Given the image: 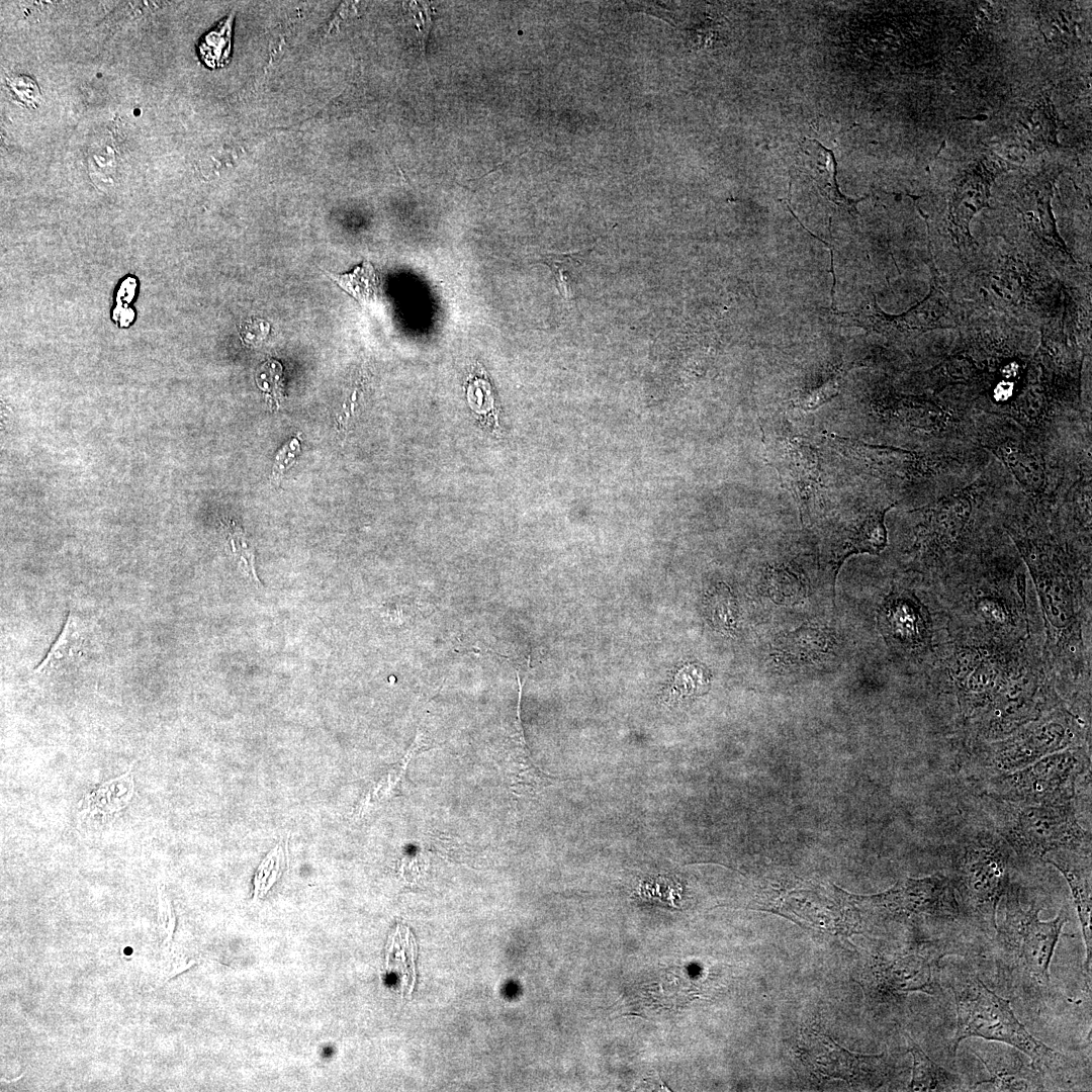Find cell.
<instances>
[{
	"instance_id": "1",
	"label": "cell",
	"mask_w": 1092,
	"mask_h": 1092,
	"mask_svg": "<svg viewBox=\"0 0 1092 1092\" xmlns=\"http://www.w3.org/2000/svg\"><path fill=\"white\" fill-rule=\"evenodd\" d=\"M957 1028L950 1051L970 1037L998 1041L1025 1056L1041 1073L1056 1075L1071 1067L1072 1061L1034 1037L1016 1017L1008 999L997 995L971 972L959 971L951 979Z\"/></svg>"
},
{
	"instance_id": "2",
	"label": "cell",
	"mask_w": 1092,
	"mask_h": 1092,
	"mask_svg": "<svg viewBox=\"0 0 1092 1092\" xmlns=\"http://www.w3.org/2000/svg\"><path fill=\"white\" fill-rule=\"evenodd\" d=\"M1004 918L997 924L999 957L1005 973L1025 990L1050 987V966L1068 922L1062 909L1052 920L1039 919L1040 907L1019 886L1010 883L1003 896Z\"/></svg>"
},
{
	"instance_id": "3",
	"label": "cell",
	"mask_w": 1092,
	"mask_h": 1092,
	"mask_svg": "<svg viewBox=\"0 0 1092 1092\" xmlns=\"http://www.w3.org/2000/svg\"><path fill=\"white\" fill-rule=\"evenodd\" d=\"M1090 768L1085 746L1049 754L1031 764L997 774L988 785V796L1017 806L1074 802L1080 777Z\"/></svg>"
},
{
	"instance_id": "4",
	"label": "cell",
	"mask_w": 1092,
	"mask_h": 1092,
	"mask_svg": "<svg viewBox=\"0 0 1092 1092\" xmlns=\"http://www.w3.org/2000/svg\"><path fill=\"white\" fill-rule=\"evenodd\" d=\"M1010 853L1006 841L979 834L967 843L954 861L951 879L963 910L997 928V910L1009 881Z\"/></svg>"
},
{
	"instance_id": "5",
	"label": "cell",
	"mask_w": 1092,
	"mask_h": 1092,
	"mask_svg": "<svg viewBox=\"0 0 1092 1092\" xmlns=\"http://www.w3.org/2000/svg\"><path fill=\"white\" fill-rule=\"evenodd\" d=\"M1079 719L1065 708H1055L985 749V764L998 774L1013 771L1058 751L1082 746Z\"/></svg>"
},
{
	"instance_id": "6",
	"label": "cell",
	"mask_w": 1092,
	"mask_h": 1092,
	"mask_svg": "<svg viewBox=\"0 0 1092 1092\" xmlns=\"http://www.w3.org/2000/svg\"><path fill=\"white\" fill-rule=\"evenodd\" d=\"M1018 807L1004 835L1018 856L1042 859L1063 849L1090 854V832L1080 825L1074 802Z\"/></svg>"
},
{
	"instance_id": "7",
	"label": "cell",
	"mask_w": 1092,
	"mask_h": 1092,
	"mask_svg": "<svg viewBox=\"0 0 1092 1092\" xmlns=\"http://www.w3.org/2000/svg\"><path fill=\"white\" fill-rule=\"evenodd\" d=\"M796 1055L804 1073L817 1085L829 1078H841L854 1089L876 1090L895 1073L885 1054L850 1053L820 1029L806 1028L801 1032Z\"/></svg>"
},
{
	"instance_id": "8",
	"label": "cell",
	"mask_w": 1092,
	"mask_h": 1092,
	"mask_svg": "<svg viewBox=\"0 0 1092 1092\" xmlns=\"http://www.w3.org/2000/svg\"><path fill=\"white\" fill-rule=\"evenodd\" d=\"M944 956L933 942L920 941L902 952L877 957L864 972L867 994L884 1003L909 992H938V963Z\"/></svg>"
},
{
	"instance_id": "9",
	"label": "cell",
	"mask_w": 1092,
	"mask_h": 1092,
	"mask_svg": "<svg viewBox=\"0 0 1092 1092\" xmlns=\"http://www.w3.org/2000/svg\"><path fill=\"white\" fill-rule=\"evenodd\" d=\"M866 899L881 913L912 922H953L963 913L951 879L938 874L900 881L885 893Z\"/></svg>"
},
{
	"instance_id": "10",
	"label": "cell",
	"mask_w": 1092,
	"mask_h": 1092,
	"mask_svg": "<svg viewBox=\"0 0 1092 1092\" xmlns=\"http://www.w3.org/2000/svg\"><path fill=\"white\" fill-rule=\"evenodd\" d=\"M763 443L783 485L801 507L808 508L820 495L822 484L820 465L812 446L802 437L780 429L764 431Z\"/></svg>"
},
{
	"instance_id": "11",
	"label": "cell",
	"mask_w": 1092,
	"mask_h": 1092,
	"mask_svg": "<svg viewBox=\"0 0 1092 1092\" xmlns=\"http://www.w3.org/2000/svg\"><path fill=\"white\" fill-rule=\"evenodd\" d=\"M933 279L934 286L928 297L902 314H887L874 301L858 310L836 313V315L842 324L848 323L892 337L946 328L943 322H949L947 299L939 289L937 279L934 276Z\"/></svg>"
},
{
	"instance_id": "12",
	"label": "cell",
	"mask_w": 1092,
	"mask_h": 1092,
	"mask_svg": "<svg viewBox=\"0 0 1092 1092\" xmlns=\"http://www.w3.org/2000/svg\"><path fill=\"white\" fill-rule=\"evenodd\" d=\"M1042 860L1054 866L1064 876L1070 887L1085 945L1086 984L1090 986L1092 961L1090 854L1063 849L1046 853Z\"/></svg>"
},
{
	"instance_id": "13",
	"label": "cell",
	"mask_w": 1092,
	"mask_h": 1092,
	"mask_svg": "<svg viewBox=\"0 0 1092 1092\" xmlns=\"http://www.w3.org/2000/svg\"><path fill=\"white\" fill-rule=\"evenodd\" d=\"M880 624L887 636L905 649L920 651L931 640L927 610L911 595L893 596L880 612Z\"/></svg>"
},
{
	"instance_id": "14",
	"label": "cell",
	"mask_w": 1092,
	"mask_h": 1092,
	"mask_svg": "<svg viewBox=\"0 0 1092 1092\" xmlns=\"http://www.w3.org/2000/svg\"><path fill=\"white\" fill-rule=\"evenodd\" d=\"M826 437L835 450L871 471L901 478L923 472L920 457L911 451L871 445L834 434H828Z\"/></svg>"
},
{
	"instance_id": "15",
	"label": "cell",
	"mask_w": 1092,
	"mask_h": 1092,
	"mask_svg": "<svg viewBox=\"0 0 1092 1092\" xmlns=\"http://www.w3.org/2000/svg\"><path fill=\"white\" fill-rule=\"evenodd\" d=\"M987 1068L990 1078L974 1086L990 1084L995 1091H1042L1043 1076L1022 1053L1012 1049H990L973 1052Z\"/></svg>"
},
{
	"instance_id": "16",
	"label": "cell",
	"mask_w": 1092,
	"mask_h": 1092,
	"mask_svg": "<svg viewBox=\"0 0 1092 1092\" xmlns=\"http://www.w3.org/2000/svg\"><path fill=\"white\" fill-rule=\"evenodd\" d=\"M518 682L520 690L514 728L503 744L498 762L511 789L516 793H534L550 784V777L541 771L530 757L520 719L522 686L519 679Z\"/></svg>"
},
{
	"instance_id": "17",
	"label": "cell",
	"mask_w": 1092,
	"mask_h": 1092,
	"mask_svg": "<svg viewBox=\"0 0 1092 1092\" xmlns=\"http://www.w3.org/2000/svg\"><path fill=\"white\" fill-rule=\"evenodd\" d=\"M893 507L894 505H891L887 508L859 517L858 520L845 530V536L842 538V545L839 546V550L836 552L837 567L851 554H878L886 547L887 530L885 526V515Z\"/></svg>"
},
{
	"instance_id": "18",
	"label": "cell",
	"mask_w": 1092,
	"mask_h": 1092,
	"mask_svg": "<svg viewBox=\"0 0 1092 1092\" xmlns=\"http://www.w3.org/2000/svg\"><path fill=\"white\" fill-rule=\"evenodd\" d=\"M998 458L1012 472L1023 488L1039 494L1045 487L1044 466L1041 459L1023 444L1005 440L992 446Z\"/></svg>"
},
{
	"instance_id": "19",
	"label": "cell",
	"mask_w": 1092,
	"mask_h": 1092,
	"mask_svg": "<svg viewBox=\"0 0 1092 1092\" xmlns=\"http://www.w3.org/2000/svg\"><path fill=\"white\" fill-rule=\"evenodd\" d=\"M134 792L131 768L122 775L106 781L83 796L80 803L84 806L83 815H100L106 819L124 809Z\"/></svg>"
},
{
	"instance_id": "20",
	"label": "cell",
	"mask_w": 1092,
	"mask_h": 1092,
	"mask_svg": "<svg viewBox=\"0 0 1092 1092\" xmlns=\"http://www.w3.org/2000/svg\"><path fill=\"white\" fill-rule=\"evenodd\" d=\"M909 1052L913 1058L912 1078L908 1085L910 1091H965L963 1079L937 1063L907 1035Z\"/></svg>"
},
{
	"instance_id": "21",
	"label": "cell",
	"mask_w": 1092,
	"mask_h": 1092,
	"mask_svg": "<svg viewBox=\"0 0 1092 1092\" xmlns=\"http://www.w3.org/2000/svg\"><path fill=\"white\" fill-rule=\"evenodd\" d=\"M235 13L222 18L211 30L197 42L200 61L210 69L224 67L231 59L233 49V25Z\"/></svg>"
},
{
	"instance_id": "22",
	"label": "cell",
	"mask_w": 1092,
	"mask_h": 1092,
	"mask_svg": "<svg viewBox=\"0 0 1092 1092\" xmlns=\"http://www.w3.org/2000/svg\"><path fill=\"white\" fill-rule=\"evenodd\" d=\"M81 647V635L72 615L69 614L61 633L46 657L35 667L34 672L49 673L67 666L79 656Z\"/></svg>"
},
{
	"instance_id": "23",
	"label": "cell",
	"mask_w": 1092,
	"mask_h": 1092,
	"mask_svg": "<svg viewBox=\"0 0 1092 1092\" xmlns=\"http://www.w3.org/2000/svg\"><path fill=\"white\" fill-rule=\"evenodd\" d=\"M970 512L971 503L966 493L948 496L931 511L934 531L938 536H954L964 528Z\"/></svg>"
},
{
	"instance_id": "24",
	"label": "cell",
	"mask_w": 1092,
	"mask_h": 1092,
	"mask_svg": "<svg viewBox=\"0 0 1092 1092\" xmlns=\"http://www.w3.org/2000/svg\"><path fill=\"white\" fill-rule=\"evenodd\" d=\"M330 275L335 282L360 303L368 304L377 296L378 276L369 262H363L349 273Z\"/></svg>"
},
{
	"instance_id": "25",
	"label": "cell",
	"mask_w": 1092,
	"mask_h": 1092,
	"mask_svg": "<svg viewBox=\"0 0 1092 1092\" xmlns=\"http://www.w3.org/2000/svg\"><path fill=\"white\" fill-rule=\"evenodd\" d=\"M228 541L234 556L238 559L242 569L257 583L259 579L254 566V552L241 528L232 524L228 526Z\"/></svg>"
},
{
	"instance_id": "26",
	"label": "cell",
	"mask_w": 1092,
	"mask_h": 1092,
	"mask_svg": "<svg viewBox=\"0 0 1092 1092\" xmlns=\"http://www.w3.org/2000/svg\"><path fill=\"white\" fill-rule=\"evenodd\" d=\"M841 375L836 374L825 383L802 392L796 399V405L804 411H812L832 399L839 391Z\"/></svg>"
},
{
	"instance_id": "27",
	"label": "cell",
	"mask_w": 1092,
	"mask_h": 1092,
	"mask_svg": "<svg viewBox=\"0 0 1092 1092\" xmlns=\"http://www.w3.org/2000/svg\"><path fill=\"white\" fill-rule=\"evenodd\" d=\"M256 381L278 403L283 387L281 365L275 360H268L258 370Z\"/></svg>"
},
{
	"instance_id": "28",
	"label": "cell",
	"mask_w": 1092,
	"mask_h": 1092,
	"mask_svg": "<svg viewBox=\"0 0 1092 1092\" xmlns=\"http://www.w3.org/2000/svg\"><path fill=\"white\" fill-rule=\"evenodd\" d=\"M706 686L707 679L704 670L691 665L677 673L672 691H676L679 697H685L703 693Z\"/></svg>"
},
{
	"instance_id": "29",
	"label": "cell",
	"mask_w": 1092,
	"mask_h": 1092,
	"mask_svg": "<svg viewBox=\"0 0 1092 1092\" xmlns=\"http://www.w3.org/2000/svg\"><path fill=\"white\" fill-rule=\"evenodd\" d=\"M8 87L15 98L22 104L30 107L37 105L40 92L37 84L30 77L24 75L15 76L9 80Z\"/></svg>"
},
{
	"instance_id": "30",
	"label": "cell",
	"mask_w": 1092,
	"mask_h": 1092,
	"mask_svg": "<svg viewBox=\"0 0 1092 1092\" xmlns=\"http://www.w3.org/2000/svg\"><path fill=\"white\" fill-rule=\"evenodd\" d=\"M300 452V444L298 438H293L278 451L275 456V462L272 469V479H280L283 472L290 467L296 456Z\"/></svg>"
}]
</instances>
